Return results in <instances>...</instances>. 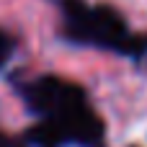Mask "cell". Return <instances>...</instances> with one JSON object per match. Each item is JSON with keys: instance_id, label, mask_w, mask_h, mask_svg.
I'll list each match as a JSON object with an SVG mask.
<instances>
[{"instance_id": "obj_1", "label": "cell", "mask_w": 147, "mask_h": 147, "mask_svg": "<svg viewBox=\"0 0 147 147\" xmlns=\"http://www.w3.org/2000/svg\"><path fill=\"white\" fill-rule=\"evenodd\" d=\"M65 36L72 44L116 52L140 62L147 57V34L127 28L121 13L111 5H88L85 0H59Z\"/></svg>"}, {"instance_id": "obj_2", "label": "cell", "mask_w": 147, "mask_h": 147, "mask_svg": "<svg viewBox=\"0 0 147 147\" xmlns=\"http://www.w3.org/2000/svg\"><path fill=\"white\" fill-rule=\"evenodd\" d=\"M26 140L36 147H103L106 129H103L101 116L88 103H83L62 114L41 119L34 129H28Z\"/></svg>"}, {"instance_id": "obj_3", "label": "cell", "mask_w": 147, "mask_h": 147, "mask_svg": "<svg viewBox=\"0 0 147 147\" xmlns=\"http://www.w3.org/2000/svg\"><path fill=\"white\" fill-rule=\"evenodd\" d=\"M21 96H23L26 111L39 116V119H47V116H54V114H62L67 109L88 103V96L78 83L62 80L57 75L34 78L31 83H26L21 88Z\"/></svg>"}, {"instance_id": "obj_4", "label": "cell", "mask_w": 147, "mask_h": 147, "mask_svg": "<svg viewBox=\"0 0 147 147\" xmlns=\"http://www.w3.org/2000/svg\"><path fill=\"white\" fill-rule=\"evenodd\" d=\"M13 52H16V41H13V36L5 34V31L0 28V70L8 65V59L13 57Z\"/></svg>"}, {"instance_id": "obj_5", "label": "cell", "mask_w": 147, "mask_h": 147, "mask_svg": "<svg viewBox=\"0 0 147 147\" xmlns=\"http://www.w3.org/2000/svg\"><path fill=\"white\" fill-rule=\"evenodd\" d=\"M0 147H3V142H0Z\"/></svg>"}]
</instances>
